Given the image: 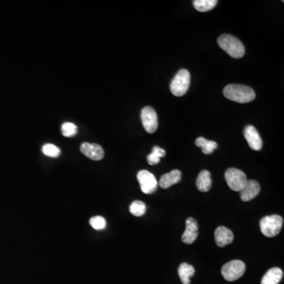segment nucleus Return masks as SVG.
<instances>
[{
  "mask_svg": "<svg viewBox=\"0 0 284 284\" xmlns=\"http://www.w3.org/2000/svg\"><path fill=\"white\" fill-rule=\"evenodd\" d=\"M245 265L242 260H234L227 262L222 267L221 273L223 278L229 282L237 280L243 275Z\"/></svg>",
  "mask_w": 284,
  "mask_h": 284,
  "instance_id": "5",
  "label": "nucleus"
},
{
  "mask_svg": "<svg viewBox=\"0 0 284 284\" xmlns=\"http://www.w3.org/2000/svg\"><path fill=\"white\" fill-rule=\"evenodd\" d=\"M165 155H166V152L165 150L160 148L159 146H155L153 149L152 154L147 157V161L150 165H156L159 164L161 158L165 157Z\"/></svg>",
  "mask_w": 284,
  "mask_h": 284,
  "instance_id": "20",
  "label": "nucleus"
},
{
  "mask_svg": "<svg viewBox=\"0 0 284 284\" xmlns=\"http://www.w3.org/2000/svg\"><path fill=\"white\" fill-rule=\"evenodd\" d=\"M43 154L48 157L56 158L60 155V150L53 144H46L42 147Z\"/></svg>",
  "mask_w": 284,
  "mask_h": 284,
  "instance_id": "23",
  "label": "nucleus"
},
{
  "mask_svg": "<svg viewBox=\"0 0 284 284\" xmlns=\"http://www.w3.org/2000/svg\"><path fill=\"white\" fill-rule=\"evenodd\" d=\"M223 92L228 100L239 103H249L256 98L254 90L247 85L231 84L227 85Z\"/></svg>",
  "mask_w": 284,
  "mask_h": 284,
  "instance_id": "1",
  "label": "nucleus"
},
{
  "mask_svg": "<svg viewBox=\"0 0 284 284\" xmlns=\"http://www.w3.org/2000/svg\"><path fill=\"white\" fill-rule=\"evenodd\" d=\"M190 85V74L186 69L179 70L171 83V92L176 96H183L187 93Z\"/></svg>",
  "mask_w": 284,
  "mask_h": 284,
  "instance_id": "4",
  "label": "nucleus"
},
{
  "mask_svg": "<svg viewBox=\"0 0 284 284\" xmlns=\"http://www.w3.org/2000/svg\"><path fill=\"white\" fill-rule=\"evenodd\" d=\"M282 270L278 267H272L264 274L260 284H278L282 278Z\"/></svg>",
  "mask_w": 284,
  "mask_h": 284,
  "instance_id": "16",
  "label": "nucleus"
},
{
  "mask_svg": "<svg viewBox=\"0 0 284 284\" xmlns=\"http://www.w3.org/2000/svg\"><path fill=\"white\" fill-rule=\"evenodd\" d=\"M218 45L234 59H240L245 55V47L238 38L230 35L223 34L218 39Z\"/></svg>",
  "mask_w": 284,
  "mask_h": 284,
  "instance_id": "2",
  "label": "nucleus"
},
{
  "mask_svg": "<svg viewBox=\"0 0 284 284\" xmlns=\"http://www.w3.org/2000/svg\"><path fill=\"white\" fill-rule=\"evenodd\" d=\"M196 146L201 148L202 153L205 155H210L213 153L215 150L218 148V145L216 141L209 140L205 139V137L199 136L195 141Z\"/></svg>",
  "mask_w": 284,
  "mask_h": 284,
  "instance_id": "18",
  "label": "nucleus"
},
{
  "mask_svg": "<svg viewBox=\"0 0 284 284\" xmlns=\"http://www.w3.org/2000/svg\"><path fill=\"white\" fill-rule=\"evenodd\" d=\"M129 212H130L131 214L137 216V217L142 216L146 212V204L140 201H133V203L131 204L130 206H129Z\"/></svg>",
  "mask_w": 284,
  "mask_h": 284,
  "instance_id": "21",
  "label": "nucleus"
},
{
  "mask_svg": "<svg viewBox=\"0 0 284 284\" xmlns=\"http://www.w3.org/2000/svg\"><path fill=\"white\" fill-rule=\"evenodd\" d=\"M182 172L179 170H173L169 173L165 174L160 179V187L163 189H168L173 185L177 184L181 181Z\"/></svg>",
  "mask_w": 284,
  "mask_h": 284,
  "instance_id": "14",
  "label": "nucleus"
},
{
  "mask_svg": "<svg viewBox=\"0 0 284 284\" xmlns=\"http://www.w3.org/2000/svg\"><path fill=\"white\" fill-rule=\"evenodd\" d=\"M178 272L183 284H190V278L195 274V269L192 265L187 263H183L179 266Z\"/></svg>",
  "mask_w": 284,
  "mask_h": 284,
  "instance_id": "17",
  "label": "nucleus"
},
{
  "mask_svg": "<svg viewBox=\"0 0 284 284\" xmlns=\"http://www.w3.org/2000/svg\"><path fill=\"white\" fill-rule=\"evenodd\" d=\"M215 240H216V243L218 246L223 247L233 242L234 234L227 227L220 226L217 227L215 231Z\"/></svg>",
  "mask_w": 284,
  "mask_h": 284,
  "instance_id": "13",
  "label": "nucleus"
},
{
  "mask_svg": "<svg viewBox=\"0 0 284 284\" xmlns=\"http://www.w3.org/2000/svg\"><path fill=\"white\" fill-rule=\"evenodd\" d=\"M81 153L92 161H101L104 157V151L101 146L94 143L84 142L80 147Z\"/></svg>",
  "mask_w": 284,
  "mask_h": 284,
  "instance_id": "10",
  "label": "nucleus"
},
{
  "mask_svg": "<svg viewBox=\"0 0 284 284\" xmlns=\"http://www.w3.org/2000/svg\"><path fill=\"white\" fill-rule=\"evenodd\" d=\"M62 134L67 137L75 136L78 133V127L72 122H65L61 127Z\"/></svg>",
  "mask_w": 284,
  "mask_h": 284,
  "instance_id": "22",
  "label": "nucleus"
},
{
  "mask_svg": "<svg viewBox=\"0 0 284 284\" xmlns=\"http://www.w3.org/2000/svg\"><path fill=\"white\" fill-rule=\"evenodd\" d=\"M224 177L228 187L234 191H238V192H240L244 188L248 181L245 174L237 168L227 169Z\"/></svg>",
  "mask_w": 284,
  "mask_h": 284,
  "instance_id": "6",
  "label": "nucleus"
},
{
  "mask_svg": "<svg viewBox=\"0 0 284 284\" xmlns=\"http://www.w3.org/2000/svg\"><path fill=\"white\" fill-rule=\"evenodd\" d=\"M197 188L201 192H208L212 187V179L209 171L203 170L200 172L196 181Z\"/></svg>",
  "mask_w": 284,
  "mask_h": 284,
  "instance_id": "15",
  "label": "nucleus"
},
{
  "mask_svg": "<svg viewBox=\"0 0 284 284\" xmlns=\"http://www.w3.org/2000/svg\"><path fill=\"white\" fill-rule=\"evenodd\" d=\"M198 236V224L193 217L186 220V230L182 235V241L186 244H193Z\"/></svg>",
  "mask_w": 284,
  "mask_h": 284,
  "instance_id": "11",
  "label": "nucleus"
},
{
  "mask_svg": "<svg viewBox=\"0 0 284 284\" xmlns=\"http://www.w3.org/2000/svg\"><path fill=\"white\" fill-rule=\"evenodd\" d=\"M137 180L140 190L146 194H154L158 187V182L154 175L146 170L140 171L137 173Z\"/></svg>",
  "mask_w": 284,
  "mask_h": 284,
  "instance_id": "7",
  "label": "nucleus"
},
{
  "mask_svg": "<svg viewBox=\"0 0 284 284\" xmlns=\"http://www.w3.org/2000/svg\"><path fill=\"white\" fill-rule=\"evenodd\" d=\"M282 223L283 219L278 215L264 216L260 220V231L264 236L272 238L280 232Z\"/></svg>",
  "mask_w": 284,
  "mask_h": 284,
  "instance_id": "3",
  "label": "nucleus"
},
{
  "mask_svg": "<svg viewBox=\"0 0 284 284\" xmlns=\"http://www.w3.org/2000/svg\"><path fill=\"white\" fill-rule=\"evenodd\" d=\"M217 4L216 0H195L193 2L194 8L200 12H209L216 8Z\"/></svg>",
  "mask_w": 284,
  "mask_h": 284,
  "instance_id": "19",
  "label": "nucleus"
},
{
  "mask_svg": "<svg viewBox=\"0 0 284 284\" xmlns=\"http://www.w3.org/2000/svg\"><path fill=\"white\" fill-rule=\"evenodd\" d=\"M244 136L249 147L255 151H260L263 146L261 137L258 131L253 125H249L244 129Z\"/></svg>",
  "mask_w": 284,
  "mask_h": 284,
  "instance_id": "9",
  "label": "nucleus"
},
{
  "mask_svg": "<svg viewBox=\"0 0 284 284\" xmlns=\"http://www.w3.org/2000/svg\"><path fill=\"white\" fill-rule=\"evenodd\" d=\"M142 125L148 133H154L158 128V117L155 110L150 106L142 109L141 114Z\"/></svg>",
  "mask_w": 284,
  "mask_h": 284,
  "instance_id": "8",
  "label": "nucleus"
},
{
  "mask_svg": "<svg viewBox=\"0 0 284 284\" xmlns=\"http://www.w3.org/2000/svg\"><path fill=\"white\" fill-rule=\"evenodd\" d=\"M260 191V186L257 182L248 180L244 188L240 191V198L242 201H249L256 198Z\"/></svg>",
  "mask_w": 284,
  "mask_h": 284,
  "instance_id": "12",
  "label": "nucleus"
},
{
  "mask_svg": "<svg viewBox=\"0 0 284 284\" xmlns=\"http://www.w3.org/2000/svg\"><path fill=\"white\" fill-rule=\"evenodd\" d=\"M89 223H90L92 228L97 230V231L103 230L106 227L105 219L100 216L91 218L90 220H89Z\"/></svg>",
  "mask_w": 284,
  "mask_h": 284,
  "instance_id": "24",
  "label": "nucleus"
}]
</instances>
